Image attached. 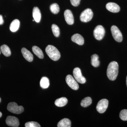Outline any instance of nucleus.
I'll return each mask as SVG.
<instances>
[{
  "mask_svg": "<svg viewBox=\"0 0 127 127\" xmlns=\"http://www.w3.org/2000/svg\"><path fill=\"white\" fill-rule=\"evenodd\" d=\"M119 65L116 62H111L109 64L107 69V76L111 81L116 80L118 75Z\"/></svg>",
  "mask_w": 127,
  "mask_h": 127,
  "instance_id": "obj_1",
  "label": "nucleus"
},
{
  "mask_svg": "<svg viewBox=\"0 0 127 127\" xmlns=\"http://www.w3.org/2000/svg\"><path fill=\"white\" fill-rule=\"evenodd\" d=\"M45 51L48 56L53 61H57L61 57L59 51L54 46L48 45L46 47Z\"/></svg>",
  "mask_w": 127,
  "mask_h": 127,
  "instance_id": "obj_2",
  "label": "nucleus"
},
{
  "mask_svg": "<svg viewBox=\"0 0 127 127\" xmlns=\"http://www.w3.org/2000/svg\"><path fill=\"white\" fill-rule=\"evenodd\" d=\"M7 109L11 112L16 114L22 113L24 111V108L22 106H19L16 103H9L7 106Z\"/></svg>",
  "mask_w": 127,
  "mask_h": 127,
  "instance_id": "obj_3",
  "label": "nucleus"
},
{
  "mask_svg": "<svg viewBox=\"0 0 127 127\" xmlns=\"http://www.w3.org/2000/svg\"><path fill=\"white\" fill-rule=\"evenodd\" d=\"M93 13L90 9H87L82 12L80 16V20L83 22H87L92 20Z\"/></svg>",
  "mask_w": 127,
  "mask_h": 127,
  "instance_id": "obj_4",
  "label": "nucleus"
},
{
  "mask_svg": "<svg viewBox=\"0 0 127 127\" xmlns=\"http://www.w3.org/2000/svg\"><path fill=\"white\" fill-rule=\"evenodd\" d=\"M105 33L104 28L101 25H98L96 27L93 32L94 37L98 40H101L103 38Z\"/></svg>",
  "mask_w": 127,
  "mask_h": 127,
  "instance_id": "obj_5",
  "label": "nucleus"
},
{
  "mask_svg": "<svg viewBox=\"0 0 127 127\" xmlns=\"http://www.w3.org/2000/svg\"><path fill=\"white\" fill-rule=\"evenodd\" d=\"M73 73L74 77L78 82L81 84H84L86 83V80L85 78L82 75L81 71L80 68L78 67L74 68Z\"/></svg>",
  "mask_w": 127,
  "mask_h": 127,
  "instance_id": "obj_6",
  "label": "nucleus"
},
{
  "mask_svg": "<svg viewBox=\"0 0 127 127\" xmlns=\"http://www.w3.org/2000/svg\"><path fill=\"white\" fill-rule=\"evenodd\" d=\"M108 105V101L106 99L100 100L97 105V111L100 113H104L106 111Z\"/></svg>",
  "mask_w": 127,
  "mask_h": 127,
  "instance_id": "obj_7",
  "label": "nucleus"
},
{
  "mask_svg": "<svg viewBox=\"0 0 127 127\" xmlns=\"http://www.w3.org/2000/svg\"><path fill=\"white\" fill-rule=\"evenodd\" d=\"M111 31L114 39L118 42H121L123 40L122 34L118 28L115 26L111 27Z\"/></svg>",
  "mask_w": 127,
  "mask_h": 127,
  "instance_id": "obj_8",
  "label": "nucleus"
},
{
  "mask_svg": "<svg viewBox=\"0 0 127 127\" xmlns=\"http://www.w3.org/2000/svg\"><path fill=\"white\" fill-rule=\"evenodd\" d=\"M66 81L67 84L72 89L77 90L79 88V85L76 79L71 75H68L66 77Z\"/></svg>",
  "mask_w": 127,
  "mask_h": 127,
  "instance_id": "obj_9",
  "label": "nucleus"
},
{
  "mask_svg": "<svg viewBox=\"0 0 127 127\" xmlns=\"http://www.w3.org/2000/svg\"><path fill=\"white\" fill-rule=\"evenodd\" d=\"M6 123L10 127H17L20 124L18 119L14 116H8L6 120Z\"/></svg>",
  "mask_w": 127,
  "mask_h": 127,
  "instance_id": "obj_10",
  "label": "nucleus"
},
{
  "mask_svg": "<svg viewBox=\"0 0 127 127\" xmlns=\"http://www.w3.org/2000/svg\"><path fill=\"white\" fill-rule=\"evenodd\" d=\"M64 17L66 23L69 25H72L74 23V18L72 12L70 10H66L64 13Z\"/></svg>",
  "mask_w": 127,
  "mask_h": 127,
  "instance_id": "obj_11",
  "label": "nucleus"
},
{
  "mask_svg": "<svg viewBox=\"0 0 127 127\" xmlns=\"http://www.w3.org/2000/svg\"><path fill=\"white\" fill-rule=\"evenodd\" d=\"M106 8L108 10L113 13H117L120 11V6L114 2H108L106 5Z\"/></svg>",
  "mask_w": 127,
  "mask_h": 127,
  "instance_id": "obj_12",
  "label": "nucleus"
},
{
  "mask_svg": "<svg viewBox=\"0 0 127 127\" xmlns=\"http://www.w3.org/2000/svg\"><path fill=\"white\" fill-rule=\"evenodd\" d=\"M72 41L79 45H82L84 43V39L83 37L80 34H76L72 36Z\"/></svg>",
  "mask_w": 127,
  "mask_h": 127,
  "instance_id": "obj_13",
  "label": "nucleus"
},
{
  "mask_svg": "<svg viewBox=\"0 0 127 127\" xmlns=\"http://www.w3.org/2000/svg\"><path fill=\"white\" fill-rule=\"evenodd\" d=\"M21 52L23 57L27 61L32 62L33 60V56L31 53L26 48H23L21 50Z\"/></svg>",
  "mask_w": 127,
  "mask_h": 127,
  "instance_id": "obj_14",
  "label": "nucleus"
},
{
  "mask_svg": "<svg viewBox=\"0 0 127 127\" xmlns=\"http://www.w3.org/2000/svg\"><path fill=\"white\" fill-rule=\"evenodd\" d=\"M32 16L34 21L37 23H39L41 19V14L40 11L38 7H34L32 11Z\"/></svg>",
  "mask_w": 127,
  "mask_h": 127,
  "instance_id": "obj_15",
  "label": "nucleus"
},
{
  "mask_svg": "<svg viewBox=\"0 0 127 127\" xmlns=\"http://www.w3.org/2000/svg\"><path fill=\"white\" fill-rule=\"evenodd\" d=\"M20 22L17 19H15L12 21L10 25V30L12 32H16L20 27Z\"/></svg>",
  "mask_w": 127,
  "mask_h": 127,
  "instance_id": "obj_16",
  "label": "nucleus"
},
{
  "mask_svg": "<svg viewBox=\"0 0 127 127\" xmlns=\"http://www.w3.org/2000/svg\"><path fill=\"white\" fill-rule=\"evenodd\" d=\"M68 102L67 98L65 97L60 98L55 101V104L57 106L62 107L65 106Z\"/></svg>",
  "mask_w": 127,
  "mask_h": 127,
  "instance_id": "obj_17",
  "label": "nucleus"
},
{
  "mask_svg": "<svg viewBox=\"0 0 127 127\" xmlns=\"http://www.w3.org/2000/svg\"><path fill=\"white\" fill-rule=\"evenodd\" d=\"M58 127H70L71 122L70 120L67 118H64L61 120L57 124Z\"/></svg>",
  "mask_w": 127,
  "mask_h": 127,
  "instance_id": "obj_18",
  "label": "nucleus"
},
{
  "mask_svg": "<svg viewBox=\"0 0 127 127\" xmlns=\"http://www.w3.org/2000/svg\"><path fill=\"white\" fill-rule=\"evenodd\" d=\"M32 51L38 58L40 59H43L44 57L43 53L40 48L36 46H34L32 47Z\"/></svg>",
  "mask_w": 127,
  "mask_h": 127,
  "instance_id": "obj_19",
  "label": "nucleus"
},
{
  "mask_svg": "<svg viewBox=\"0 0 127 127\" xmlns=\"http://www.w3.org/2000/svg\"><path fill=\"white\" fill-rule=\"evenodd\" d=\"M40 86L42 88L47 89L50 86V81L48 78L43 77L42 78L40 81Z\"/></svg>",
  "mask_w": 127,
  "mask_h": 127,
  "instance_id": "obj_20",
  "label": "nucleus"
},
{
  "mask_svg": "<svg viewBox=\"0 0 127 127\" xmlns=\"http://www.w3.org/2000/svg\"><path fill=\"white\" fill-rule=\"evenodd\" d=\"M0 50L2 54L6 57H9L11 55V52L8 46L6 45H2L0 47Z\"/></svg>",
  "mask_w": 127,
  "mask_h": 127,
  "instance_id": "obj_21",
  "label": "nucleus"
},
{
  "mask_svg": "<svg viewBox=\"0 0 127 127\" xmlns=\"http://www.w3.org/2000/svg\"><path fill=\"white\" fill-rule=\"evenodd\" d=\"M98 58V56L96 54H94L91 56V64L94 67H97L100 65Z\"/></svg>",
  "mask_w": 127,
  "mask_h": 127,
  "instance_id": "obj_22",
  "label": "nucleus"
},
{
  "mask_svg": "<svg viewBox=\"0 0 127 127\" xmlns=\"http://www.w3.org/2000/svg\"><path fill=\"white\" fill-rule=\"evenodd\" d=\"M92 98L89 97L84 98L81 102V105L82 107H86L92 104Z\"/></svg>",
  "mask_w": 127,
  "mask_h": 127,
  "instance_id": "obj_23",
  "label": "nucleus"
},
{
  "mask_svg": "<svg viewBox=\"0 0 127 127\" xmlns=\"http://www.w3.org/2000/svg\"><path fill=\"white\" fill-rule=\"evenodd\" d=\"M50 9L52 12L55 14H57L60 10L59 6L57 3H54L51 5Z\"/></svg>",
  "mask_w": 127,
  "mask_h": 127,
  "instance_id": "obj_24",
  "label": "nucleus"
},
{
  "mask_svg": "<svg viewBox=\"0 0 127 127\" xmlns=\"http://www.w3.org/2000/svg\"><path fill=\"white\" fill-rule=\"evenodd\" d=\"M52 30L54 35L56 37H58L60 35V30L59 28L57 25L53 24L52 26Z\"/></svg>",
  "mask_w": 127,
  "mask_h": 127,
  "instance_id": "obj_25",
  "label": "nucleus"
},
{
  "mask_svg": "<svg viewBox=\"0 0 127 127\" xmlns=\"http://www.w3.org/2000/svg\"><path fill=\"white\" fill-rule=\"evenodd\" d=\"M120 118L123 121H127V109L122 110L119 114Z\"/></svg>",
  "mask_w": 127,
  "mask_h": 127,
  "instance_id": "obj_26",
  "label": "nucleus"
},
{
  "mask_svg": "<svg viewBox=\"0 0 127 127\" xmlns=\"http://www.w3.org/2000/svg\"><path fill=\"white\" fill-rule=\"evenodd\" d=\"M26 127H40L41 126L38 123L35 122H28L25 124Z\"/></svg>",
  "mask_w": 127,
  "mask_h": 127,
  "instance_id": "obj_27",
  "label": "nucleus"
},
{
  "mask_svg": "<svg viewBox=\"0 0 127 127\" xmlns=\"http://www.w3.org/2000/svg\"><path fill=\"white\" fill-rule=\"evenodd\" d=\"M81 0H70L71 4L74 6H77L80 4Z\"/></svg>",
  "mask_w": 127,
  "mask_h": 127,
  "instance_id": "obj_28",
  "label": "nucleus"
},
{
  "mask_svg": "<svg viewBox=\"0 0 127 127\" xmlns=\"http://www.w3.org/2000/svg\"><path fill=\"white\" fill-rule=\"evenodd\" d=\"M4 23V20L1 15H0V25H2Z\"/></svg>",
  "mask_w": 127,
  "mask_h": 127,
  "instance_id": "obj_29",
  "label": "nucleus"
},
{
  "mask_svg": "<svg viewBox=\"0 0 127 127\" xmlns=\"http://www.w3.org/2000/svg\"><path fill=\"white\" fill-rule=\"evenodd\" d=\"M2 113L0 112V118L1 117V116H2Z\"/></svg>",
  "mask_w": 127,
  "mask_h": 127,
  "instance_id": "obj_30",
  "label": "nucleus"
},
{
  "mask_svg": "<svg viewBox=\"0 0 127 127\" xmlns=\"http://www.w3.org/2000/svg\"><path fill=\"white\" fill-rule=\"evenodd\" d=\"M126 84H127V79H126Z\"/></svg>",
  "mask_w": 127,
  "mask_h": 127,
  "instance_id": "obj_31",
  "label": "nucleus"
},
{
  "mask_svg": "<svg viewBox=\"0 0 127 127\" xmlns=\"http://www.w3.org/2000/svg\"><path fill=\"white\" fill-rule=\"evenodd\" d=\"M1 102V98H0V102Z\"/></svg>",
  "mask_w": 127,
  "mask_h": 127,
  "instance_id": "obj_32",
  "label": "nucleus"
},
{
  "mask_svg": "<svg viewBox=\"0 0 127 127\" xmlns=\"http://www.w3.org/2000/svg\"><path fill=\"white\" fill-rule=\"evenodd\" d=\"M1 54V51H0V54Z\"/></svg>",
  "mask_w": 127,
  "mask_h": 127,
  "instance_id": "obj_33",
  "label": "nucleus"
}]
</instances>
